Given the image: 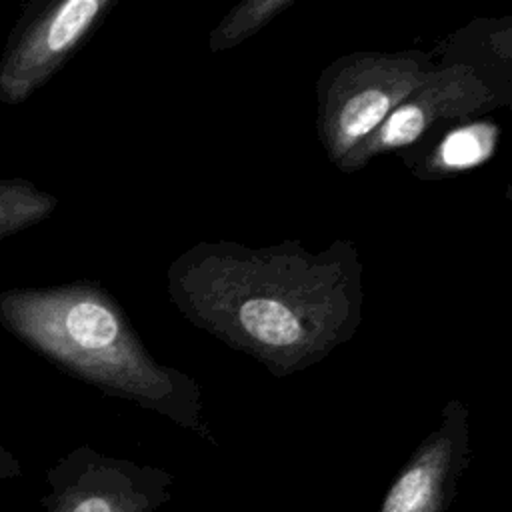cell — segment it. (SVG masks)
<instances>
[{"mask_svg":"<svg viewBox=\"0 0 512 512\" xmlns=\"http://www.w3.org/2000/svg\"><path fill=\"white\" fill-rule=\"evenodd\" d=\"M296 0H242L234 4L210 30L208 50L226 52L262 32L274 18L290 10Z\"/></svg>","mask_w":512,"mask_h":512,"instance_id":"obj_10","label":"cell"},{"mask_svg":"<svg viewBox=\"0 0 512 512\" xmlns=\"http://www.w3.org/2000/svg\"><path fill=\"white\" fill-rule=\"evenodd\" d=\"M500 136V124L486 116L438 128L396 156L414 178L444 180L486 164L494 156Z\"/></svg>","mask_w":512,"mask_h":512,"instance_id":"obj_7","label":"cell"},{"mask_svg":"<svg viewBox=\"0 0 512 512\" xmlns=\"http://www.w3.org/2000/svg\"><path fill=\"white\" fill-rule=\"evenodd\" d=\"M434 50L438 58L472 60L512 78V14L478 16L448 34Z\"/></svg>","mask_w":512,"mask_h":512,"instance_id":"obj_8","label":"cell"},{"mask_svg":"<svg viewBox=\"0 0 512 512\" xmlns=\"http://www.w3.org/2000/svg\"><path fill=\"white\" fill-rule=\"evenodd\" d=\"M118 0H30L0 56V102L22 104L104 22Z\"/></svg>","mask_w":512,"mask_h":512,"instance_id":"obj_5","label":"cell"},{"mask_svg":"<svg viewBox=\"0 0 512 512\" xmlns=\"http://www.w3.org/2000/svg\"><path fill=\"white\" fill-rule=\"evenodd\" d=\"M500 108H512V78L472 60L438 58L426 80L336 168L354 174L384 154L414 146L438 128L486 118Z\"/></svg>","mask_w":512,"mask_h":512,"instance_id":"obj_4","label":"cell"},{"mask_svg":"<svg viewBox=\"0 0 512 512\" xmlns=\"http://www.w3.org/2000/svg\"><path fill=\"white\" fill-rule=\"evenodd\" d=\"M504 200L512 206V174H510V180H508V184L504 188Z\"/></svg>","mask_w":512,"mask_h":512,"instance_id":"obj_12","label":"cell"},{"mask_svg":"<svg viewBox=\"0 0 512 512\" xmlns=\"http://www.w3.org/2000/svg\"><path fill=\"white\" fill-rule=\"evenodd\" d=\"M436 50H354L322 68L316 80V132L338 166L436 68Z\"/></svg>","mask_w":512,"mask_h":512,"instance_id":"obj_3","label":"cell"},{"mask_svg":"<svg viewBox=\"0 0 512 512\" xmlns=\"http://www.w3.org/2000/svg\"><path fill=\"white\" fill-rule=\"evenodd\" d=\"M0 326L106 396L204 430L198 382L150 354L122 304L100 282L0 290Z\"/></svg>","mask_w":512,"mask_h":512,"instance_id":"obj_2","label":"cell"},{"mask_svg":"<svg viewBox=\"0 0 512 512\" xmlns=\"http://www.w3.org/2000/svg\"><path fill=\"white\" fill-rule=\"evenodd\" d=\"M56 206L58 198L30 180L0 178V240L46 220Z\"/></svg>","mask_w":512,"mask_h":512,"instance_id":"obj_9","label":"cell"},{"mask_svg":"<svg viewBox=\"0 0 512 512\" xmlns=\"http://www.w3.org/2000/svg\"><path fill=\"white\" fill-rule=\"evenodd\" d=\"M170 476L82 444L46 470L44 512H152L168 498Z\"/></svg>","mask_w":512,"mask_h":512,"instance_id":"obj_6","label":"cell"},{"mask_svg":"<svg viewBox=\"0 0 512 512\" xmlns=\"http://www.w3.org/2000/svg\"><path fill=\"white\" fill-rule=\"evenodd\" d=\"M22 474L18 458L0 444V480H12Z\"/></svg>","mask_w":512,"mask_h":512,"instance_id":"obj_11","label":"cell"},{"mask_svg":"<svg viewBox=\"0 0 512 512\" xmlns=\"http://www.w3.org/2000/svg\"><path fill=\"white\" fill-rule=\"evenodd\" d=\"M166 290L190 324L270 374L290 376L356 336L364 266L348 238L318 252L300 240L260 248L200 240L170 262Z\"/></svg>","mask_w":512,"mask_h":512,"instance_id":"obj_1","label":"cell"}]
</instances>
